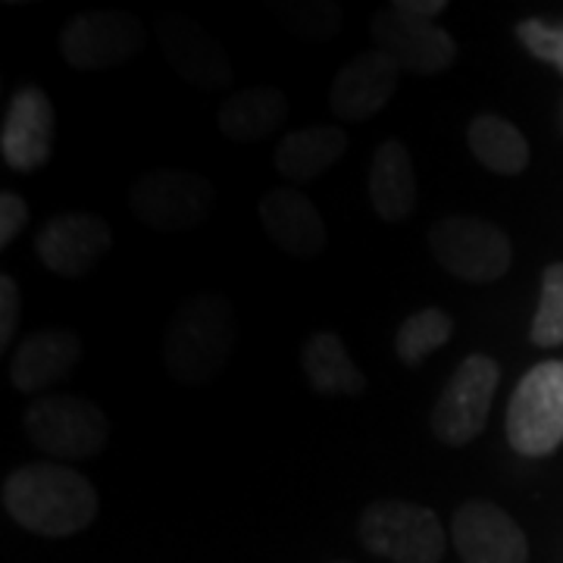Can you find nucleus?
<instances>
[{"label": "nucleus", "mask_w": 563, "mask_h": 563, "mask_svg": "<svg viewBox=\"0 0 563 563\" xmlns=\"http://www.w3.org/2000/svg\"><path fill=\"white\" fill-rule=\"evenodd\" d=\"M454 335V320L442 307H422L417 313H410L398 325L395 335V354L404 366H420L432 351H439L451 342Z\"/></svg>", "instance_id": "23"}, {"label": "nucleus", "mask_w": 563, "mask_h": 563, "mask_svg": "<svg viewBox=\"0 0 563 563\" xmlns=\"http://www.w3.org/2000/svg\"><path fill=\"white\" fill-rule=\"evenodd\" d=\"M113 232L95 213H57L35 235V257L54 276L81 279L110 254Z\"/></svg>", "instance_id": "11"}, {"label": "nucleus", "mask_w": 563, "mask_h": 563, "mask_svg": "<svg viewBox=\"0 0 563 563\" xmlns=\"http://www.w3.org/2000/svg\"><path fill=\"white\" fill-rule=\"evenodd\" d=\"M3 510L29 532L66 539L98 520V492L81 473L57 461L25 463L0 488Z\"/></svg>", "instance_id": "1"}, {"label": "nucleus", "mask_w": 563, "mask_h": 563, "mask_svg": "<svg viewBox=\"0 0 563 563\" xmlns=\"http://www.w3.org/2000/svg\"><path fill=\"white\" fill-rule=\"evenodd\" d=\"M451 542L463 563H526L529 542L517 520L492 501H466L454 514Z\"/></svg>", "instance_id": "14"}, {"label": "nucleus", "mask_w": 563, "mask_h": 563, "mask_svg": "<svg viewBox=\"0 0 563 563\" xmlns=\"http://www.w3.org/2000/svg\"><path fill=\"white\" fill-rule=\"evenodd\" d=\"M347 151V135L339 125H310L295 129L279 139L273 151V166L282 179L291 185H303L325 176Z\"/></svg>", "instance_id": "20"}, {"label": "nucleus", "mask_w": 563, "mask_h": 563, "mask_svg": "<svg viewBox=\"0 0 563 563\" xmlns=\"http://www.w3.org/2000/svg\"><path fill=\"white\" fill-rule=\"evenodd\" d=\"M301 369L307 385L322 398H357L366 391V376L351 361L335 332H313L301 347Z\"/></svg>", "instance_id": "21"}, {"label": "nucleus", "mask_w": 563, "mask_h": 563, "mask_svg": "<svg viewBox=\"0 0 563 563\" xmlns=\"http://www.w3.org/2000/svg\"><path fill=\"white\" fill-rule=\"evenodd\" d=\"M29 203L16 191H0V247H10L29 222Z\"/></svg>", "instance_id": "27"}, {"label": "nucleus", "mask_w": 563, "mask_h": 563, "mask_svg": "<svg viewBox=\"0 0 563 563\" xmlns=\"http://www.w3.org/2000/svg\"><path fill=\"white\" fill-rule=\"evenodd\" d=\"M235 310L222 295L201 291L181 303L163 332V363L181 385L220 376L235 351Z\"/></svg>", "instance_id": "2"}, {"label": "nucleus", "mask_w": 563, "mask_h": 563, "mask_svg": "<svg viewBox=\"0 0 563 563\" xmlns=\"http://www.w3.org/2000/svg\"><path fill=\"white\" fill-rule=\"evenodd\" d=\"M369 203L383 222H404L417 210V173L407 144L398 139L383 141L369 161Z\"/></svg>", "instance_id": "19"}, {"label": "nucleus", "mask_w": 563, "mask_h": 563, "mask_svg": "<svg viewBox=\"0 0 563 563\" xmlns=\"http://www.w3.org/2000/svg\"><path fill=\"white\" fill-rule=\"evenodd\" d=\"M329 563H354V561H329Z\"/></svg>", "instance_id": "30"}, {"label": "nucleus", "mask_w": 563, "mask_h": 563, "mask_svg": "<svg viewBox=\"0 0 563 563\" xmlns=\"http://www.w3.org/2000/svg\"><path fill=\"white\" fill-rule=\"evenodd\" d=\"M561 122H563V110H561Z\"/></svg>", "instance_id": "31"}, {"label": "nucleus", "mask_w": 563, "mask_h": 563, "mask_svg": "<svg viewBox=\"0 0 563 563\" xmlns=\"http://www.w3.org/2000/svg\"><path fill=\"white\" fill-rule=\"evenodd\" d=\"M391 7H398L401 13H410V16H420V20H432L448 10L444 0H395Z\"/></svg>", "instance_id": "29"}, {"label": "nucleus", "mask_w": 563, "mask_h": 563, "mask_svg": "<svg viewBox=\"0 0 563 563\" xmlns=\"http://www.w3.org/2000/svg\"><path fill=\"white\" fill-rule=\"evenodd\" d=\"M401 66L383 51H363L339 69L329 85V107L344 122H366L379 117L401 85Z\"/></svg>", "instance_id": "15"}, {"label": "nucleus", "mask_w": 563, "mask_h": 563, "mask_svg": "<svg viewBox=\"0 0 563 563\" xmlns=\"http://www.w3.org/2000/svg\"><path fill=\"white\" fill-rule=\"evenodd\" d=\"M288 20L303 38L325 41L342 25V10L332 7V3H307V7H291Z\"/></svg>", "instance_id": "26"}, {"label": "nucleus", "mask_w": 563, "mask_h": 563, "mask_svg": "<svg viewBox=\"0 0 563 563\" xmlns=\"http://www.w3.org/2000/svg\"><path fill=\"white\" fill-rule=\"evenodd\" d=\"M261 222L269 242L295 261H313L325 251L329 232L320 210L298 188H269L261 198Z\"/></svg>", "instance_id": "17"}, {"label": "nucleus", "mask_w": 563, "mask_h": 563, "mask_svg": "<svg viewBox=\"0 0 563 563\" xmlns=\"http://www.w3.org/2000/svg\"><path fill=\"white\" fill-rule=\"evenodd\" d=\"M132 210L141 222L157 232H191L213 213V181L201 173L163 166L132 185Z\"/></svg>", "instance_id": "8"}, {"label": "nucleus", "mask_w": 563, "mask_h": 563, "mask_svg": "<svg viewBox=\"0 0 563 563\" xmlns=\"http://www.w3.org/2000/svg\"><path fill=\"white\" fill-rule=\"evenodd\" d=\"M361 542L391 563H442L444 529L439 514L413 501L383 498L363 507Z\"/></svg>", "instance_id": "4"}, {"label": "nucleus", "mask_w": 563, "mask_h": 563, "mask_svg": "<svg viewBox=\"0 0 563 563\" xmlns=\"http://www.w3.org/2000/svg\"><path fill=\"white\" fill-rule=\"evenodd\" d=\"M285 120H288V98L276 85L239 88L217 110L220 132L239 144H257L279 135Z\"/></svg>", "instance_id": "18"}, {"label": "nucleus", "mask_w": 563, "mask_h": 563, "mask_svg": "<svg viewBox=\"0 0 563 563\" xmlns=\"http://www.w3.org/2000/svg\"><path fill=\"white\" fill-rule=\"evenodd\" d=\"M369 35L376 41V51L388 54L407 73L417 76H439L448 73L457 60V44L451 32L432 20H420L401 13L398 7H385L369 20Z\"/></svg>", "instance_id": "10"}, {"label": "nucleus", "mask_w": 563, "mask_h": 563, "mask_svg": "<svg viewBox=\"0 0 563 563\" xmlns=\"http://www.w3.org/2000/svg\"><path fill=\"white\" fill-rule=\"evenodd\" d=\"M157 38L169 69L195 88H229L235 81V66L225 47L201 22L185 13H166L157 22Z\"/></svg>", "instance_id": "12"}, {"label": "nucleus", "mask_w": 563, "mask_h": 563, "mask_svg": "<svg viewBox=\"0 0 563 563\" xmlns=\"http://www.w3.org/2000/svg\"><path fill=\"white\" fill-rule=\"evenodd\" d=\"M517 38L523 47L539 57L542 63H551L563 76V25H548L542 20H523L517 25Z\"/></svg>", "instance_id": "25"}, {"label": "nucleus", "mask_w": 563, "mask_h": 563, "mask_svg": "<svg viewBox=\"0 0 563 563\" xmlns=\"http://www.w3.org/2000/svg\"><path fill=\"white\" fill-rule=\"evenodd\" d=\"M81 339L76 329L51 325L25 335L10 363V383L25 395H38L51 385L66 383L81 363Z\"/></svg>", "instance_id": "16"}, {"label": "nucleus", "mask_w": 563, "mask_h": 563, "mask_svg": "<svg viewBox=\"0 0 563 563\" xmlns=\"http://www.w3.org/2000/svg\"><path fill=\"white\" fill-rule=\"evenodd\" d=\"M498 383H501V369L485 354H470L466 361L457 363V369L448 376V383L432 404L429 413L432 435L448 448L476 442L492 417Z\"/></svg>", "instance_id": "6"}, {"label": "nucleus", "mask_w": 563, "mask_h": 563, "mask_svg": "<svg viewBox=\"0 0 563 563\" xmlns=\"http://www.w3.org/2000/svg\"><path fill=\"white\" fill-rule=\"evenodd\" d=\"M54 129L57 113L41 85L20 88L3 113L0 125V154L13 173H35L54 157Z\"/></svg>", "instance_id": "13"}, {"label": "nucleus", "mask_w": 563, "mask_h": 563, "mask_svg": "<svg viewBox=\"0 0 563 563\" xmlns=\"http://www.w3.org/2000/svg\"><path fill=\"white\" fill-rule=\"evenodd\" d=\"M20 285L13 282V276H0V351H7L13 335H16V325H20Z\"/></svg>", "instance_id": "28"}, {"label": "nucleus", "mask_w": 563, "mask_h": 563, "mask_svg": "<svg viewBox=\"0 0 563 563\" xmlns=\"http://www.w3.org/2000/svg\"><path fill=\"white\" fill-rule=\"evenodd\" d=\"M147 44V29L125 10H91L63 25L60 54L79 73H107Z\"/></svg>", "instance_id": "9"}, {"label": "nucleus", "mask_w": 563, "mask_h": 563, "mask_svg": "<svg viewBox=\"0 0 563 563\" xmlns=\"http://www.w3.org/2000/svg\"><path fill=\"white\" fill-rule=\"evenodd\" d=\"M429 251L448 276L488 285L507 276L514 244L495 222L479 217H444L429 229Z\"/></svg>", "instance_id": "7"}, {"label": "nucleus", "mask_w": 563, "mask_h": 563, "mask_svg": "<svg viewBox=\"0 0 563 563\" xmlns=\"http://www.w3.org/2000/svg\"><path fill=\"white\" fill-rule=\"evenodd\" d=\"M466 144L488 173L520 176L529 166V141L514 122H507L498 113L473 117L466 125Z\"/></svg>", "instance_id": "22"}, {"label": "nucleus", "mask_w": 563, "mask_h": 563, "mask_svg": "<svg viewBox=\"0 0 563 563\" xmlns=\"http://www.w3.org/2000/svg\"><path fill=\"white\" fill-rule=\"evenodd\" d=\"M507 442L523 457H548L563 442V361L526 373L507 404Z\"/></svg>", "instance_id": "5"}, {"label": "nucleus", "mask_w": 563, "mask_h": 563, "mask_svg": "<svg viewBox=\"0 0 563 563\" xmlns=\"http://www.w3.org/2000/svg\"><path fill=\"white\" fill-rule=\"evenodd\" d=\"M529 339L539 347L563 344V263H551L542 273V301L536 310Z\"/></svg>", "instance_id": "24"}, {"label": "nucleus", "mask_w": 563, "mask_h": 563, "mask_svg": "<svg viewBox=\"0 0 563 563\" xmlns=\"http://www.w3.org/2000/svg\"><path fill=\"white\" fill-rule=\"evenodd\" d=\"M22 426L29 442L57 463L98 457L110 442V426L101 407L76 395H41L38 401L29 404Z\"/></svg>", "instance_id": "3"}]
</instances>
